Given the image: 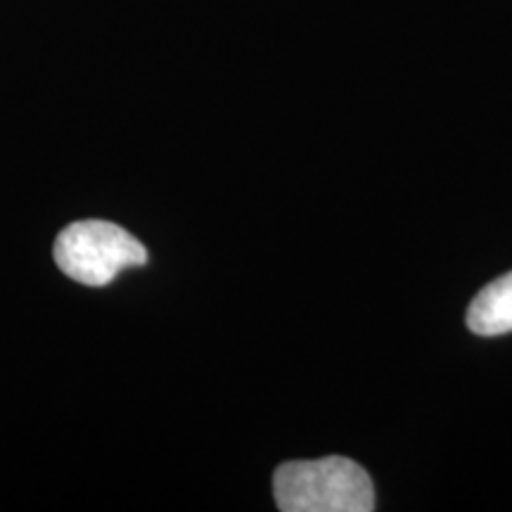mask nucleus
<instances>
[{
    "label": "nucleus",
    "mask_w": 512,
    "mask_h": 512,
    "mask_svg": "<svg viewBox=\"0 0 512 512\" xmlns=\"http://www.w3.org/2000/svg\"><path fill=\"white\" fill-rule=\"evenodd\" d=\"M273 496L283 512H370L375 510L373 479L342 456L294 460L275 470Z\"/></svg>",
    "instance_id": "obj_1"
},
{
    "label": "nucleus",
    "mask_w": 512,
    "mask_h": 512,
    "mask_svg": "<svg viewBox=\"0 0 512 512\" xmlns=\"http://www.w3.org/2000/svg\"><path fill=\"white\" fill-rule=\"evenodd\" d=\"M55 264L67 278L88 287L110 285L124 268L147 264V249L110 221H79L57 235Z\"/></svg>",
    "instance_id": "obj_2"
},
{
    "label": "nucleus",
    "mask_w": 512,
    "mask_h": 512,
    "mask_svg": "<svg viewBox=\"0 0 512 512\" xmlns=\"http://www.w3.org/2000/svg\"><path fill=\"white\" fill-rule=\"evenodd\" d=\"M467 328L482 337L512 332V273L501 275L472 299L467 309Z\"/></svg>",
    "instance_id": "obj_3"
}]
</instances>
